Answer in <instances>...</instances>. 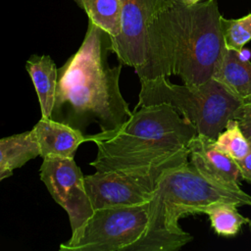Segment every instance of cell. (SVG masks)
I'll list each match as a JSON object with an SVG mask.
<instances>
[{"label":"cell","instance_id":"277c9868","mask_svg":"<svg viewBox=\"0 0 251 251\" xmlns=\"http://www.w3.org/2000/svg\"><path fill=\"white\" fill-rule=\"evenodd\" d=\"M217 200L251 206V195L242 189L215 184L202 176L193 166L185 164L168 169L148 202V225L133 251H176L193 240L178 221L193 210Z\"/></svg>","mask_w":251,"mask_h":251},{"label":"cell","instance_id":"7c38bea8","mask_svg":"<svg viewBox=\"0 0 251 251\" xmlns=\"http://www.w3.org/2000/svg\"><path fill=\"white\" fill-rule=\"evenodd\" d=\"M25 69L38 96L41 116L50 119L56 95L58 69L48 55H32L26 61Z\"/></svg>","mask_w":251,"mask_h":251},{"label":"cell","instance_id":"3957f363","mask_svg":"<svg viewBox=\"0 0 251 251\" xmlns=\"http://www.w3.org/2000/svg\"><path fill=\"white\" fill-rule=\"evenodd\" d=\"M198 134L193 125L169 104L142 106L120 127L87 135L97 146L89 165L109 172L158 165L187 149Z\"/></svg>","mask_w":251,"mask_h":251},{"label":"cell","instance_id":"e0dca14e","mask_svg":"<svg viewBox=\"0 0 251 251\" xmlns=\"http://www.w3.org/2000/svg\"><path fill=\"white\" fill-rule=\"evenodd\" d=\"M214 145L234 161L243 159L250 150V142L243 134L238 121L235 119L228 120L225 128L214 140Z\"/></svg>","mask_w":251,"mask_h":251},{"label":"cell","instance_id":"52a82bcc","mask_svg":"<svg viewBox=\"0 0 251 251\" xmlns=\"http://www.w3.org/2000/svg\"><path fill=\"white\" fill-rule=\"evenodd\" d=\"M187 162L188 149H185L158 165L120 171H96L84 176L85 190L94 210L147 203L163 174L172 167Z\"/></svg>","mask_w":251,"mask_h":251},{"label":"cell","instance_id":"5b68a950","mask_svg":"<svg viewBox=\"0 0 251 251\" xmlns=\"http://www.w3.org/2000/svg\"><path fill=\"white\" fill-rule=\"evenodd\" d=\"M135 109L154 104H169L190 122L199 134L216 139L230 119H234L241 101L221 82L212 78L201 84L182 85L166 76L140 79Z\"/></svg>","mask_w":251,"mask_h":251},{"label":"cell","instance_id":"30bf717a","mask_svg":"<svg viewBox=\"0 0 251 251\" xmlns=\"http://www.w3.org/2000/svg\"><path fill=\"white\" fill-rule=\"evenodd\" d=\"M214 140L198 133L187 145L189 163L207 180L226 188L241 189L236 162L217 149Z\"/></svg>","mask_w":251,"mask_h":251},{"label":"cell","instance_id":"44dd1931","mask_svg":"<svg viewBox=\"0 0 251 251\" xmlns=\"http://www.w3.org/2000/svg\"><path fill=\"white\" fill-rule=\"evenodd\" d=\"M12 175H13V170L0 168V181L9 177V176H11Z\"/></svg>","mask_w":251,"mask_h":251},{"label":"cell","instance_id":"4fadbf2b","mask_svg":"<svg viewBox=\"0 0 251 251\" xmlns=\"http://www.w3.org/2000/svg\"><path fill=\"white\" fill-rule=\"evenodd\" d=\"M214 79L221 82L241 102L251 98V62L226 49Z\"/></svg>","mask_w":251,"mask_h":251},{"label":"cell","instance_id":"7a4b0ae2","mask_svg":"<svg viewBox=\"0 0 251 251\" xmlns=\"http://www.w3.org/2000/svg\"><path fill=\"white\" fill-rule=\"evenodd\" d=\"M110 37L89 21L78 50L58 70L51 118L83 134L91 124L114 130L132 115L120 90L122 64H108Z\"/></svg>","mask_w":251,"mask_h":251},{"label":"cell","instance_id":"8fae6325","mask_svg":"<svg viewBox=\"0 0 251 251\" xmlns=\"http://www.w3.org/2000/svg\"><path fill=\"white\" fill-rule=\"evenodd\" d=\"M31 130L42 158H74L78 146L87 141V137L79 130L49 118H41Z\"/></svg>","mask_w":251,"mask_h":251},{"label":"cell","instance_id":"5bb4252c","mask_svg":"<svg viewBox=\"0 0 251 251\" xmlns=\"http://www.w3.org/2000/svg\"><path fill=\"white\" fill-rule=\"evenodd\" d=\"M238 205L231 201L217 200L212 203L201 205L193 210V214H205L209 217L214 231L224 237L235 236L244 224H248V218L242 216Z\"/></svg>","mask_w":251,"mask_h":251},{"label":"cell","instance_id":"8992f818","mask_svg":"<svg viewBox=\"0 0 251 251\" xmlns=\"http://www.w3.org/2000/svg\"><path fill=\"white\" fill-rule=\"evenodd\" d=\"M149 204L113 206L94 210L62 251H133L148 225Z\"/></svg>","mask_w":251,"mask_h":251},{"label":"cell","instance_id":"7402d4cb","mask_svg":"<svg viewBox=\"0 0 251 251\" xmlns=\"http://www.w3.org/2000/svg\"><path fill=\"white\" fill-rule=\"evenodd\" d=\"M185 3L189 4V5H193V4H196V3H199L201 2L202 0H183Z\"/></svg>","mask_w":251,"mask_h":251},{"label":"cell","instance_id":"603a6c76","mask_svg":"<svg viewBox=\"0 0 251 251\" xmlns=\"http://www.w3.org/2000/svg\"><path fill=\"white\" fill-rule=\"evenodd\" d=\"M248 225H249V226L251 227V220H249V223H248Z\"/></svg>","mask_w":251,"mask_h":251},{"label":"cell","instance_id":"9c48e42d","mask_svg":"<svg viewBox=\"0 0 251 251\" xmlns=\"http://www.w3.org/2000/svg\"><path fill=\"white\" fill-rule=\"evenodd\" d=\"M158 0H121V30L110 37V52L122 65L135 72L146 60V36L150 16Z\"/></svg>","mask_w":251,"mask_h":251},{"label":"cell","instance_id":"9a60e30c","mask_svg":"<svg viewBox=\"0 0 251 251\" xmlns=\"http://www.w3.org/2000/svg\"><path fill=\"white\" fill-rule=\"evenodd\" d=\"M40 155L32 130L0 139V168L15 170Z\"/></svg>","mask_w":251,"mask_h":251},{"label":"cell","instance_id":"d6986e66","mask_svg":"<svg viewBox=\"0 0 251 251\" xmlns=\"http://www.w3.org/2000/svg\"><path fill=\"white\" fill-rule=\"evenodd\" d=\"M234 119L238 121L243 134L251 143V98L242 101L236 111Z\"/></svg>","mask_w":251,"mask_h":251},{"label":"cell","instance_id":"6da1fadb","mask_svg":"<svg viewBox=\"0 0 251 251\" xmlns=\"http://www.w3.org/2000/svg\"><path fill=\"white\" fill-rule=\"evenodd\" d=\"M218 0L193 5L158 0L150 16L139 79L178 75L185 84L212 79L226 50Z\"/></svg>","mask_w":251,"mask_h":251},{"label":"cell","instance_id":"ba28073f","mask_svg":"<svg viewBox=\"0 0 251 251\" xmlns=\"http://www.w3.org/2000/svg\"><path fill=\"white\" fill-rule=\"evenodd\" d=\"M40 178L52 198L67 212L72 232L76 231L94 209L85 190L84 176L75 158H43Z\"/></svg>","mask_w":251,"mask_h":251},{"label":"cell","instance_id":"ac0fdd59","mask_svg":"<svg viewBox=\"0 0 251 251\" xmlns=\"http://www.w3.org/2000/svg\"><path fill=\"white\" fill-rule=\"evenodd\" d=\"M222 30L226 48L239 53L251 40V13L239 19L223 17Z\"/></svg>","mask_w":251,"mask_h":251},{"label":"cell","instance_id":"ffe728a7","mask_svg":"<svg viewBox=\"0 0 251 251\" xmlns=\"http://www.w3.org/2000/svg\"><path fill=\"white\" fill-rule=\"evenodd\" d=\"M235 162L239 168L241 178L246 180L248 183H251V143L248 154L243 159Z\"/></svg>","mask_w":251,"mask_h":251},{"label":"cell","instance_id":"2e32d148","mask_svg":"<svg viewBox=\"0 0 251 251\" xmlns=\"http://www.w3.org/2000/svg\"><path fill=\"white\" fill-rule=\"evenodd\" d=\"M84 10L91 23L110 37L121 30V0H75Z\"/></svg>","mask_w":251,"mask_h":251}]
</instances>
